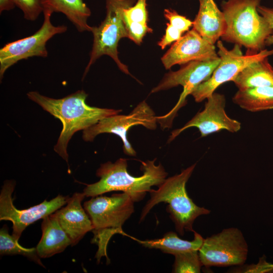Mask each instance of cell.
Masks as SVG:
<instances>
[{"label": "cell", "instance_id": "1", "mask_svg": "<svg viewBox=\"0 0 273 273\" xmlns=\"http://www.w3.org/2000/svg\"><path fill=\"white\" fill-rule=\"evenodd\" d=\"M28 98L62 122L61 131L54 151L67 162L68 144L73 135L79 130H84L96 124L106 117L119 114L121 110L101 108L88 105L87 94L78 90L61 99H54L35 91L27 94Z\"/></svg>", "mask_w": 273, "mask_h": 273}, {"label": "cell", "instance_id": "2", "mask_svg": "<svg viewBox=\"0 0 273 273\" xmlns=\"http://www.w3.org/2000/svg\"><path fill=\"white\" fill-rule=\"evenodd\" d=\"M156 160L142 162L143 173L140 176H133L128 173L126 159L119 158L114 163L108 161L102 164L96 172L100 180L87 185L83 193L85 197H93L112 191H122L128 194L134 202H139L152 186L158 187L167 176L161 163L155 164Z\"/></svg>", "mask_w": 273, "mask_h": 273}, {"label": "cell", "instance_id": "3", "mask_svg": "<svg viewBox=\"0 0 273 273\" xmlns=\"http://www.w3.org/2000/svg\"><path fill=\"white\" fill-rule=\"evenodd\" d=\"M261 0H227L221 3L225 27L222 40L243 46L247 53L264 49L273 30L257 11Z\"/></svg>", "mask_w": 273, "mask_h": 273}, {"label": "cell", "instance_id": "4", "mask_svg": "<svg viewBox=\"0 0 273 273\" xmlns=\"http://www.w3.org/2000/svg\"><path fill=\"white\" fill-rule=\"evenodd\" d=\"M195 167L196 163L183 169L180 173L166 178L156 190L151 189L149 192L150 199L142 209L140 221L145 219L155 205L165 202L168 204L166 210L180 235L184 236L185 231L195 232L193 229L195 219L210 213L209 209L195 204L186 191V184Z\"/></svg>", "mask_w": 273, "mask_h": 273}, {"label": "cell", "instance_id": "5", "mask_svg": "<svg viewBox=\"0 0 273 273\" xmlns=\"http://www.w3.org/2000/svg\"><path fill=\"white\" fill-rule=\"evenodd\" d=\"M134 201L127 193L115 194L110 197L95 196L85 201L84 208L89 216L94 234L92 241L98 246L96 258L99 262L107 254L108 242L116 234H125L122 226L134 212Z\"/></svg>", "mask_w": 273, "mask_h": 273}, {"label": "cell", "instance_id": "6", "mask_svg": "<svg viewBox=\"0 0 273 273\" xmlns=\"http://www.w3.org/2000/svg\"><path fill=\"white\" fill-rule=\"evenodd\" d=\"M106 16L99 26H92L94 36L93 47L88 63L83 75L84 78L91 66L102 56H110L123 72L130 74L127 66L122 63L118 56L119 41L128 37L123 19L124 9L132 5L134 0H106Z\"/></svg>", "mask_w": 273, "mask_h": 273}, {"label": "cell", "instance_id": "7", "mask_svg": "<svg viewBox=\"0 0 273 273\" xmlns=\"http://www.w3.org/2000/svg\"><path fill=\"white\" fill-rule=\"evenodd\" d=\"M217 55L220 62L210 77L199 84L191 94L196 102H201L210 97L222 84L233 81L244 68L250 64L273 55V49H263L255 53L243 55L241 47L235 44L228 50L220 40L217 42Z\"/></svg>", "mask_w": 273, "mask_h": 273}, {"label": "cell", "instance_id": "8", "mask_svg": "<svg viewBox=\"0 0 273 273\" xmlns=\"http://www.w3.org/2000/svg\"><path fill=\"white\" fill-rule=\"evenodd\" d=\"M220 60L219 57L207 61L190 62L178 70L166 73L160 82L152 89L151 93H154L178 85L183 87V91L174 108L164 115L156 116L157 123L162 129L171 126L177 111L185 105L187 97L199 84L210 77Z\"/></svg>", "mask_w": 273, "mask_h": 273}, {"label": "cell", "instance_id": "9", "mask_svg": "<svg viewBox=\"0 0 273 273\" xmlns=\"http://www.w3.org/2000/svg\"><path fill=\"white\" fill-rule=\"evenodd\" d=\"M198 252L206 267L240 266L247 260L248 246L242 232L232 227L204 239Z\"/></svg>", "mask_w": 273, "mask_h": 273}, {"label": "cell", "instance_id": "10", "mask_svg": "<svg viewBox=\"0 0 273 273\" xmlns=\"http://www.w3.org/2000/svg\"><path fill=\"white\" fill-rule=\"evenodd\" d=\"M157 123L155 112L145 101H143L128 115L117 114L106 117L83 130L82 139L85 142H92L101 133L116 134L123 142L124 154L135 156L136 152L127 138L129 129L133 126L142 125L147 129L154 130L157 127Z\"/></svg>", "mask_w": 273, "mask_h": 273}, {"label": "cell", "instance_id": "11", "mask_svg": "<svg viewBox=\"0 0 273 273\" xmlns=\"http://www.w3.org/2000/svg\"><path fill=\"white\" fill-rule=\"evenodd\" d=\"M44 20L40 28L28 37L6 43L0 49V77L6 71L20 60L32 57L46 58L48 53L47 42L54 35L65 32V25H54L51 18L52 13L43 12Z\"/></svg>", "mask_w": 273, "mask_h": 273}, {"label": "cell", "instance_id": "12", "mask_svg": "<svg viewBox=\"0 0 273 273\" xmlns=\"http://www.w3.org/2000/svg\"><path fill=\"white\" fill-rule=\"evenodd\" d=\"M15 187L14 180H7L4 184L0 194V220L12 221V235L18 241L29 225L55 212L67 204L70 198L58 195L50 201L45 200L37 205L19 210L14 205L12 197Z\"/></svg>", "mask_w": 273, "mask_h": 273}, {"label": "cell", "instance_id": "13", "mask_svg": "<svg viewBox=\"0 0 273 273\" xmlns=\"http://www.w3.org/2000/svg\"><path fill=\"white\" fill-rule=\"evenodd\" d=\"M203 111L197 113L182 127L172 131L168 139L170 143L186 129L197 127L201 137L225 129L231 132L238 131L241 123L228 116L225 111L226 100L223 95L213 93L206 99Z\"/></svg>", "mask_w": 273, "mask_h": 273}, {"label": "cell", "instance_id": "14", "mask_svg": "<svg viewBox=\"0 0 273 273\" xmlns=\"http://www.w3.org/2000/svg\"><path fill=\"white\" fill-rule=\"evenodd\" d=\"M219 58L214 44L209 42L192 28L175 41L161 58L166 69L194 61H207Z\"/></svg>", "mask_w": 273, "mask_h": 273}, {"label": "cell", "instance_id": "15", "mask_svg": "<svg viewBox=\"0 0 273 273\" xmlns=\"http://www.w3.org/2000/svg\"><path fill=\"white\" fill-rule=\"evenodd\" d=\"M85 197L83 193H74L65 207L55 212L60 225L71 240V246L77 244L87 232L93 230L92 221L81 206Z\"/></svg>", "mask_w": 273, "mask_h": 273}, {"label": "cell", "instance_id": "16", "mask_svg": "<svg viewBox=\"0 0 273 273\" xmlns=\"http://www.w3.org/2000/svg\"><path fill=\"white\" fill-rule=\"evenodd\" d=\"M199 2V9L193 21V28L209 42L214 44L225 30L224 14L214 0Z\"/></svg>", "mask_w": 273, "mask_h": 273}, {"label": "cell", "instance_id": "17", "mask_svg": "<svg viewBox=\"0 0 273 273\" xmlns=\"http://www.w3.org/2000/svg\"><path fill=\"white\" fill-rule=\"evenodd\" d=\"M41 231V238L36 247L40 258L50 257L71 246V240L60 225L55 212L42 219Z\"/></svg>", "mask_w": 273, "mask_h": 273}, {"label": "cell", "instance_id": "18", "mask_svg": "<svg viewBox=\"0 0 273 273\" xmlns=\"http://www.w3.org/2000/svg\"><path fill=\"white\" fill-rule=\"evenodd\" d=\"M43 11L52 14L60 12L64 14L78 31H91L87 23L91 15L90 9L83 0H40Z\"/></svg>", "mask_w": 273, "mask_h": 273}, {"label": "cell", "instance_id": "19", "mask_svg": "<svg viewBox=\"0 0 273 273\" xmlns=\"http://www.w3.org/2000/svg\"><path fill=\"white\" fill-rule=\"evenodd\" d=\"M194 233L192 241L183 240L173 232H167L160 239L144 241L135 240L145 247L160 249L165 253L175 255L186 252L199 251L204 238L196 232Z\"/></svg>", "mask_w": 273, "mask_h": 273}, {"label": "cell", "instance_id": "20", "mask_svg": "<svg viewBox=\"0 0 273 273\" xmlns=\"http://www.w3.org/2000/svg\"><path fill=\"white\" fill-rule=\"evenodd\" d=\"M232 81L238 89L273 87V68L269 63L268 58H266L248 65Z\"/></svg>", "mask_w": 273, "mask_h": 273}, {"label": "cell", "instance_id": "21", "mask_svg": "<svg viewBox=\"0 0 273 273\" xmlns=\"http://www.w3.org/2000/svg\"><path fill=\"white\" fill-rule=\"evenodd\" d=\"M233 101L242 109L251 112L273 109V87L238 89Z\"/></svg>", "mask_w": 273, "mask_h": 273}, {"label": "cell", "instance_id": "22", "mask_svg": "<svg viewBox=\"0 0 273 273\" xmlns=\"http://www.w3.org/2000/svg\"><path fill=\"white\" fill-rule=\"evenodd\" d=\"M0 254L1 256L22 255L44 267L36 248H26L20 246L18 241L9 234L8 228L6 224L0 230Z\"/></svg>", "mask_w": 273, "mask_h": 273}, {"label": "cell", "instance_id": "23", "mask_svg": "<svg viewBox=\"0 0 273 273\" xmlns=\"http://www.w3.org/2000/svg\"><path fill=\"white\" fill-rule=\"evenodd\" d=\"M173 272L199 273L203 264L198 251L186 252L174 255Z\"/></svg>", "mask_w": 273, "mask_h": 273}, {"label": "cell", "instance_id": "24", "mask_svg": "<svg viewBox=\"0 0 273 273\" xmlns=\"http://www.w3.org/2000/svg\"><path fill=\"white\" fill-rule=\"evenodd\" d=\"M146 6V0H137L134 6L124 9L123 12L124 22L147 24L148 17Z\"/></svg>", "mask_w": 273, "mask_h": 273}, {"label": "cell", "instance_id": "25", "mask_svg": "<svg viewBox=\"0 0 273 273\" xmlns=\"http://www.w3.org/2000/svg\"><path fill=\"white\" fill-rule=\"evenodd\" d=\"M16 6L23 12L24 17L29 21L37 19L43 8L40 0H14Z\"/></svg>", "mask_w": 273, "mask_h": 273}, {"label": "cell", "instance_id": "26", "mask_svg": "<svg viewBox=\"0 0 273 273\" xmlns=\"http://www.w3.org/2000/svg\"><path fill=\"white\" fill-rule=\"evenodd\" d=\"M164 15L171 25L183 33L189 31L190 28L193 26V21L180 15L174 10L165 9L164 11Z\"/></svg>", "mask_w": 273, "mask_h": 273}, {"label": "cell", "instance_id": "27", "mask_svg": "<svg viewBox=\"0 0 273 273\" xmlns=\"http://www.w3.org/2000/svg\"><path fill=\"white\" fill-rule=\"evenodd\" d=\"M128 38L135 43L140 44L145 34L152 32V29L147 24L139 23H124Z\"/></svg>", "mask_w": 273, "mask_h": 273}, {"label": "cell", "instance_id": "28", "mask_svg": "<svg viewBox=\"0 0 273 273\" xmlns=\"http://www.w3.org/2000/svg\"><path fill=\"white\" fill-rule=\"evenodd\" d=\"M235 272H264L273 271V264L266 262L263 257L257 264L242 265L233 270Z\"/></svg>", "mask_w": 273, "mask_h": 273}, {"label": "cell", "instance_id": "29", "mask_svg": "<svg viewBox=\"0 0 273 273\" xmlns=\"http://www.w3.org/2000/svg\"><path fill=\"white\" fill-rule=\"evenodd\" d=\"M167 27L165 33L158 42V44L162 49H165L168 45L173 42H175L179 39L182 36V32L169 23L166 24Z\"/></svg>", "mask_w": 273, "mask_h": 273}, {"label": "cell", "instance_id": "30", "mask_svg": "<svg viewBox=\"0 0 273 273\" xmlns=\"http://www.w3.org/2000/svg\"><path fill=\"white\" fill-rule=\"evenodd\" d=\"M257 11L266 19L273 30V8L259 5L257 8ZM265 43V46L273 44V33L266 38Z\"/></svg>", "mask_w": 273, "mask_h": 273}, {"label": "cell", "instance_id": "31", "mask_svg": "<svg viewBox=\"0 0 273 273\" xmlns=\"http://www.w3.org/2000/svg\"><path fill=\"white\" fill-rule=\"evenodd\" d=\"M16 6L14 0H0V13L4 11H10Z\"/></svg>", "mask_w": 273, "mask_h": 273}]
</instances>
